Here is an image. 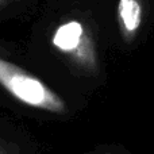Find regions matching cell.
I'll list each match as a JSON object with an SVG mask.
<instances>
[{"mask_svg":"<svg viewBox=\"0 0 154 154\" xmlns=\"http://www.w3.org/2000/svg\"><path fill=\"white\" fill-rule=\"evenodd\" d=\"M0 154H12L11 153V150L7 147V145L4 143V142L0 141Z\"/></svg>","mask_w":154,"mask_h":154,"instance_id":"5b68a950","label":"cell"},{"mask_svg":"<svg viewBox=\"0 0 154 154\" xmlns=\"http://www.w3.org/2000/svg\"><path fill=\"white\" fill-rule=\"evenodd\" d=\"M51 45L81 76H100V58L92 31L81 20L69 19L58 24L51 35Z\"/></svg>","mask_w":154,"mask_h":154,"instance_id":"7a4b0ae2","label":"cell"},{"mask_svg":"<svg viewBox=\"0 0 154 154\" xmlns=\"http://www.w3.org/2000/svg\"><path fill=\"white\" fill-rule=\"evenodd\" d=\"M8 2H10V0H0V7H3L4 4H7Z\"/></svg>","mask_w":154,"mask_h":154,"instance_id":"8992f818","label":"cell"},{"mask_svg":"<svg viewBox=\"0 0 154 154\" xmlns=\"http://www.w3.org/2000/svg\"><path fill=\"white\" fill-rule=\"evenodd\" d=\"M0 87L30 108L58 118L72 115V107L60 93L32 73L0 57Z\"/></svg>","mask_w":154,"mask_h":154,"instance_id":"6da1fadb","label":"cell"},{"mask_svg":"<svg viewBox=\"0 0 154 154\" xmlns=\"http://www.w3.org/2000/svg\"><path fill=\"white\" fill-rule=\"evenodd\" d=\"M82 154H137V153L131 152L125 145L118 143V142H103V143L95 145L92 149L87 150Z\"/></svg>","mask_w":154,"mask_h":154,"instance_id":"277c9868","label":"cell"},{"mask_svg":"<svg viewBox=\"0 0 154 154\" xmlns=\"http://www.w3.org/2000/svg\"><path fill=\"white\" fill-rule=\"evenodd\" d=\"M145 0H119L118 3V27L126 43L135 41L143 22Z\"/></svg>","mask_w":154,"mask_h":154,"instance_id":"3957f363","label":"cell"}]
</instances>
